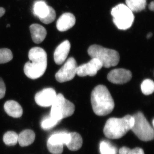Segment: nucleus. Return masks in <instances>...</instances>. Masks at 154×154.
Instances as JSON below:
<instances>
[{
	"label": "nucleus",
	"mask_w": 154,
	"mask_h": 154,
	"mask_svg": "<svg viewBox=\"0 0 154 154\" xmlns=\"http://www.w3.org/2000/svg\"><path fill=\"white\" fill-rule=\"evenodd\" d=\"M78 66L75 60L73 57L69 58L56 74L57 81L59 82L63 83L73 79L76 74Z\"/></svg>",
	"instance_id": "nucleus-8"
},
{
	"label": "nucleus",
	"mask_w": 154,
	"mask_h": 154,
	"mask_svg": "<svg viewBox=\"0 0 154 154\" xmlns=\"http://www.w3.org/2000/svg\"><path fill=\"white\" fill-rule=\"evenodd\" d=\"M60 121L54 118L52 116L44 119L41 123V127L42 129L47 130L52 128L54 127Z\"/></svg>",
	"instance_id": "nucleus-24"
},
{
	"label": "nucleus",
	"mask_w": 154,
	"mask_h": 154,
	"mask_svg": "<svg viewBox=\"0 0 154 154\" xmlns=\"http://www.w3.org/2000/svg\"><path fill=\"white\" fill-rule=\"evenodd\" d=\"M29 61L24 68L25 75L29 79H36L42 75L47 67V54L41 48L33 47L28 53Z\"/></svg>",
	"instance_id": "nucleus-1"
},
{
	"label": "nucleus",
	"mask_w": 154,
	"mask_h": 154,
	"mask_svg": "<svg viewBox=\"0 0 154 154\" xmlns=\"http://www.w3.org/2000/svg\"><path fill=\"white\" fill-rule=\"evenodd\" d=\"M31 37L33 42L39 44L42 42L47 35V31L43 26L37 24H33L30 26Z\"/></svg>",
	"instance_id": "nucleus-14"
},
{
	"label": "nucleus",
	"mask_w": 154,
	"mask_h": 154,
	"mask_svg": "<svg viewBox=\"0 0 154 154\" xmlns=\"http://www.w3.org/2000/svg\"><path fill=\"white\" fill-rule=\"evenodd\" d=\"M48 11V6L43 1H37L33 5V14L38 18L44 17Z\"/></svg>",
	"instance_id": "nucleus-19"
},
{
	"label": "nucleus",
	"mask_w": 154,
	"mask_h": 154,
	"mask_svg": "<svg viewBox=\"0 0 154 154\" xmlns=\"http://www.w3.org/2000/svg\"><path fill=\"white\" fill-rule=\"evenodd\" d=\"M91 102L94 113L99 116H105L114 109V101L107 87L99 85L91 93Z\"/></svg>",
	"instance_id": "nucleus-2"
},
{
	"label": "nucleus",
	"mask_w": 154,
	"mask_h": 154,
	"mask_svg": "<svg viewBox=\"0 0 154 154\" xmlns=\"http://www.w3.org/2000/svg\"><path fill=\"white\" fill-rule=\"evenodd\" d=\"M6 85L2 78H0V99H2L5 95Z\"/></svg>",
	"instance_id": "nucleus-29"
},
{
	"label": "nucleus",
	"mask_w": 154,
	"mask_h": 154,
	"mask_svg": "<svg viewBox=\"0 0 154 154\" xmlns=\"http://www.w3.org/2000/svg\"><path fill=\"white\" fill-rule=\"evenodd\" d=\"M154 2L153 1L150 3L149 6V9L150 11H154Z\"/></svg>",
	"instance_id": "nucleus-31"
},
{
	"label": "nucleus",
	"mask_w": 154,
	"mask_h": 154,
	"mask_svg": "<svg viewBox=\"0 0 154 154\" xmlns=\"http://www.w3.org/2000/svg\"><path fill=\"white\" fill-rule=\"evenodd\" d=\"M4 109L8 115L14 118H20L23 114L22 106L14 100L6 102L4 105Z\"/></svg>",
	"instance_id": "nucleus-15"
},
{
	"label": "nucleus",
	"mask_w": 154,
	"mask_h": 154,
	"mask_svg": "<svg viewBox=\"0 0 154 154\" xmlns=\"http://www.w3.org/2000/svg\"><path fill=\"white\" fill-rule=\"evenodd\" d=\"M48 150L53 154H61L63 151V145L51 144L47 143Z\"/></svg>",
	"instance_id": "nucleus-28"
},
{
	"label": "nucleus",
	"mask_w": 154,
	"mask_h": 154,
	"mask_svg": "<svg viewBox=\"0 0 154 154\" xmlns=\"http://www.w3.org/2000/svg\"><path fill=\"white\" fill-rule=\"evenodd\" d=\"M70 48V43L68 40L63 41L57 47L54 54V60L57 64L61 65L64 62L68 55Z\"/></svg>",
	"instance_id": "nucleus-12"
},
{
	"label": "nucleus",
	"mask_w": 154,
	"mask_h": 154,
	"mask_svg": "<svg viewBox=\"0 0 154 154\" xmlns=\"http://www.w3.org/2000/svg\"><path fill=\"white\" fill-rule=\"evenodd\" d=\"M133 12L124 4H119L113 8L111 14L113 22L119 30H126L131 28L134 22Z\"/></svg>",
	"instance_id": "nucleus-5"
},
{
	"label": "nucleus",
	"mask_w": 154,
	"mask_h": 154,
	"mask_svg": "<svg viewBox=\"0 0 154 154\" xmlns=\"http://www.w3.org/2000/svg\"><path fill=\"white\" fill-rule=\"evenodd\" d=\"M56 17L55 10L53 8L48 6V11L47 14L42 18H39L40 21L45 24H49L54 21Z\"/></svg>",
	"instance_id": "nucleus-25"
},
{
	"label": "nucleus",
	"mask_w": 154,
	"mask_h": 154,
	"mask_svg": "<svg viewBox=\"0 0 154 154\" xmlns=\"http://www.w3.org/2000/svg\"><path fill=\"white\" fill-rule=\"evenodd\" d=\"M107 79L110 82L122 85L128 82L132 78L130 71L125 69H116L111 71L107 76Z\"/></svg>",
	"instance_id": "nucleus-11"
},
{
	"label": "nucleus",
	"mask_w": 154,
	"mask_h": 154,
	"mask_svg": "<svg viewBox=\"0 0 154 154\" xmlns=\"http://www.w3.org/2000/svg\"><path fill=\"white\" fill-rule=\"evenodd\" d=\"M3 141L7 145H15L18 141V135L14 131H8L4 134Z\"/></svg>",
	"instance_id": "nucleus-22"
},
{
	"label": "nucleus",
	"mask_w": 154,
	"mask_h": 154,
	"mask_svg": "<svg viewBox=\"0 0 154 154\" xmlns=\"http://www.w3.org/2000/svg\"><path fill=\"white\" fill-rule=\"evenodd\" d=\"M101 154H117V149L107 141H102L100 143Z\"/></svg>",
	"instance_id": "nucleus-21"
},
{
	"label": "nucleus",
	"mask_w": 154,
	"mask_h": 154,
	"mask_svg": "<svg viewBox=\"0 0 154 154\" xmlns=\"http://www.w3.org/2000/svg\"><path fill=\"white\" fill-rule=\"evenodd\" d=\"M70 139L66 145L71 151H75L79 149L83 144V139L81 135L76 132L69 133Z\"/></svg>",
	"instance_id": "nucleus-18"
},
{
	"label": "nucleus",
	"mask_w": 154,
	"mask_h": 154,
	"mask_svg": "<svg viewBox=\"0 0 154 154\" xmlns=\"http://www.w3.org/2000/svg\"><path fill=\"white\" fill-rule=\"evenodd\" d=\"M5 9L3 8H0V18L5 15Z\"/></svg>",
	"instance_id": "nucleus-30"
},
{
	"label": "nucleus",
	"mask_w": 154,
	"mask_h": 154,
	"mask_svg": "<svg viewBox=\"0 0 154 154\" xmlns=\"http://www.w3.org/2000/svg\"><path fill=\"white\" fill-rule=\"evenodd\" d=\"M35 134L30 129L23 131L18 135V142L22 147L27 146L33 143L35 140Z\"/></svg>",
	"instance_id": "nucleus-16"
},
{
	"label": "nucleus",
	"mask_w": 154,
	"mask_h": 154,
	"mask_svg": "<svg viewBox=\"0 0 154 154\" xmlns=\"http://www.w3.org/2000/svg\"><path fill=\"white\" fill-rule=\"evenodd\" d=\"M88 54L92 58L99 60L106 68L115 66L119 62L120 57L117 51L97 45H91L88 48Z\"/></svg>",
	"instance_id": "nucleus-4"
},
{
	"label": "nucleus",
	"mask_w": 154,
	"mask_h": 154,
	"mask_svg": "<svg viewBox=\"0 0 154 154\" xmlns=\"http://www.w3.org/2000/svg\"><path fill=\"white\" fill-rule=\"evenodd\" d=\"M126 5L133 12H141L146 8V0H125Z\"/></svg>",
	"instance_id": "nucleus-20"
},
{
	"label": "nucleus",
	"mask_w": 154,
	"mask_h": 154,
	"mask_svg": "<svg viewBox=\"0 0 154 154\" xmlns=\"http://www.w3.org/2000/svg\"><path fill=\"white\" fill-rule=\"evenodd\" d=\"M102 67V63L99 60L93 58L88 63L78 66L76 74L80 77L94 76Z\"/></svg>",
	"instance_id": "nucleus-9"
},
{
	"label": "nucleus",
	"mask_w": 154,
	"mask_h": 154,
	"mask_svg": "<svg viewBox=\"0 0 154 154\" xmlns=\"http://www.w3.org/2000/svg\"><path fill=\"white\" fill-rule=\"evenodd\" d=\"M134 123V118L130 115L125 116L122 118H110L106 122L103 132L108 138L118 139L131 130Z\"/></svg>",
	"instance_id": "nucleus-3"
},
{
	"label": "nucleus",
	"mask_w": 154,
	"mask_h": 154,
	"mask_svg": "<svg viewBox=\"0 0 154 154\" xmlns=\"http://www.w3.org/2000/svg\"><path fill=\"white\" fill-rule=\"evenodd\" d=\"M154 120L153 119V121H152V125H153V126H154Z\"/></svg>",
	"instance_id": "nucleus-33"
},
{
	"label": "nucleus",
	"mask_w": 154,
	"mask_h": 154,
	"mask_svg": "<svg viewBox=\"0 0 154 154\" xmlns=\"http://www.w3.org/2000/svg\"><path fill=\"white\" fill-rule=\"evenodd\" d=\"M69 133L58 132L51 135L47 143L51 144L66 145L69 140Z\"/></svg>",
	"instance_id": "nucleus-17"
},
{
	"label": "nucleus",
	"mask_w": 154,
	"mask_h": 154,
	"mask_svg": "<svg viewBox=\"0 0 154 154\" xmlns=\"http://www.w3.org/2000/svg\"><path fill=\"white\" fill-rule=\"evenodd\" d=\"M141 89L145 95L152 94L154 91V83L152 80L147 79L144 80L141 85Z\"/></svg>",
	"instance_id": "nucleus-23"
},
{
	"label": "nucleus",
	"mask_w": 154,
	"mask_h": 154,
	"mask_svg": "<svg viewBox=\"0 0 154 154\" xmlns=\"http://www.w3.org/2000/svg\"><path fill=\"white\" fill-rule=\"evenodd\" d=\"M75 110L74 105L66 99L63 94H59L57 95L55 101L51 105L50 116L60 121L72 115Z\"/></svg>",
	"instance_id": "nucleus-7"
},
{
	"label": "nucleus",
	"mask_w": 154,
	"mask_h": 154,
	"mask_svg": "<svg viewBox=\"0 0 154 154\" xmlns=\"http://www.w3.org/2000/svg\"><path fill=\"white\" fill-rule=\"evenodd\" d=\"M119 154H145L143 150L140 148L130 149L127 147L123 146L120 149Z\"/></svg>",
	"instance_id": "nucleus-27"
},
{
	"label": "nucleus",
	"mask_w": 154,
	"mask_h": 154,
	"mask_svg": "<svg viewBox=\"0 0 154 154\" xmlns=\"http://www.w3.org/2000/svg\"><path fill=\"white\" fill-rule=\"evenodd\" d=\"M75 17L73 14L66 13L61 15L57 22V30L63 32L71 28L75 24Z\"/></svg>",
	"instance_id": "nucleus-13"
},
{
	"label": "nucleus",
	"mask_w": 154,
	"mask_h": 154,
	"mask_svg": "<svg viewBox=\"0 0 154 154\" xmlns=\"http://www.w3.org/2000/svg\"><path fill=\"white\" fill-rule=\"evenodd\" d=\"M57 95L54 89L51 88H45L36 94L35 102L41 107H50L55 101Z\"/></svg>",
	"instance_id": "nucleus-10"
},
{
	"label": "nucleus",
	"mask_w": 154,
	"mask_h": 154,
	"mask_svg": "<svg viewBox=\"0 0 154 154\" xmlns=\"http://www.w3.org/2000/svg\"><path fill=\"white\" fill-rule=\"evenodd\" d=\"M13 58V53L11 50L6 48L0 49V64L9 62Z\"/></svg>",
	"instance_id": "nucleus-26"
},
{
	"label": "nucleus",
	"mask_w": 154,
	"mask_h": 154,
	"mask_svg": "<svg viewBox=\"0 0 154 154\" xmlns=\"http://www.w3.org/2000/svg\"><path fill=\"white\" fill-rule=\"evenodd\" d=\"M152 36V33H149L148 34H147V38H150Z\"/></svg>",
	"instance_id": "nucleus-32"
},
{
	"label": "nucleus",
	"mask_w": 154,
	"mask_h": 154,
	"mask_svg": "<svg viewBox=\"0 0 154 154\" xmlns=\"http://www.w3.org/2000/svg\"><path fill=\"white\" fill-rule=\"evenodd\" d=\"M133 116L134 123L131 130L137 137L143 141L152 140L154 137L153 128L146 119L143 113L138 112Z\"/></svg>",
	"instance_id": "nucleus-6"
}]
</instances>
